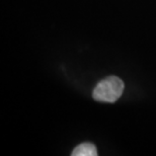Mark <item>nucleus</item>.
<instances>
[{"instance_id":"f257e3e1","label":"nucleus","mask_w":156,"mask_h":156,"mask_svg":"<svg viewBox=\"0 0 156 156\" xmlns=\"http://www.w3.org/2000/svg\"><path fill=\"white\" fill-rule=\"evenodd\" d=\"M124 87V82L119 77H107L98 83L93 89L92 98L98 101L113 104L121 98Z\"/></svg>"},{"instance_id":"f03ea898","label":"nucleus","mask_w":156,"mask_h":156,"mask_svg":"<svg viewBox=\"0 0 156 156\" xmlns=\"http://www.w3.org/2000/svg\"><path fill=\"white\" fill-rule=\"evenodd\" d=\"M72 156H96L95 146L91 143H81L80 145L76 146L71 153Z\"/></svg>"}]
</instances>
